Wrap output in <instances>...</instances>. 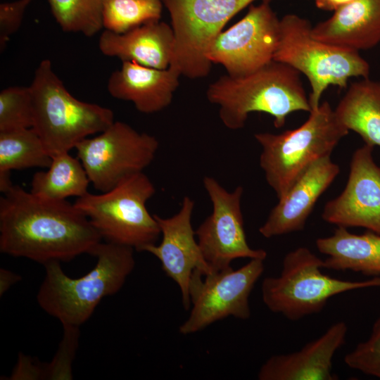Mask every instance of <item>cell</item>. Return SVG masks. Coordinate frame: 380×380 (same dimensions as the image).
Wrapping results in <instances>:
<instances>
[{"label": "cell", "mask_w": 380, "mask_h": 380, "mask_svg": "<svg viewBox=\"0 0 380 380\" xmlns=\"http://www.w3.org/2000/svg\"><path fill=\"white\" fill-rule=\"evenodd\" d=\"M0 198V251L42 263L92 253L101 236L66 200L39 197L13 184Z\"/></svg>", "instance_id": "cell-1"}, {"label": "cell", "mask_w": 380, "mask_h": 380, "mask_svg": "<svg viewBox=\"0 0 380 380\" xmlns=\"http://www.w3.org/2000/svg\"><path fill=\"white\" fill-rule=\"evenodd\" d=\"M134 250L107 241L99 243L91 253L96 258L94 267L78 278L65 274L58 261L45 264V277L37 295L38 304L64 327L78 328L104 297L122 287L135 265Z\"/></svg>", "instance_id": "cell-2"}, {"label": "cell", "mask_w": 380, "mask_h": 380, "mask_svg": "<svg viewBox=\"0 0 380 380\" xmlns=\"http://www.w3.org/2000/svg\"><path fill=\"white\" fill-rule=\"evenodd\" d=\"M300 76L290 65L272 61L245 76L220 77L208 87L206 96L219 106L220 118L229 129L243 128L253 112L270 115L275 127L281 128L290 113L312 110Z\"/></svg>", "instance_id": "cell-3"}, {"label": "cell", "mask_w": 380, "mask_h": 380, "mask_svg": "<svg viewBox=\"0 0 380 380\" xmlns=\"http://www.w3.org/2000/svg\"><path fill=\"white\" fill-rule=\"evenodd\" d=\"M29 87L32 128L51 158L69 152L89 135L101 133L114 122L110 109L74 97L54 72L49 59L41 61Z\"/></svg>", "instance_id": "cell-4"}, {"label": "cell", "mask_w": 380, "mask_h": 380, "mask_svg": "<svg viewBox=\"0 0 380 380\" xmlns=\"http://www.w3.org/2000/svg\"><path fill=\"white\" fill-rule=\"evenodd\" d=\"M348 132L338 120L329 103L324 101L296 129L279 134H255L262 148L260 167L278 199L310 165L331 156Z\"/></svg>", "instance_id": "cell-5"}, {"label": "cell", "mask_w": 380, "mask_h": 380, "mask_svg": "<svg viewBox=\"0 0 380 380\" xmlns=\"http://www.w3.org/2000/svg\"><path fill=\"white\" fill-rule=\"evenodd\" d=\"M312 27L305 18L285 15L280 19L279 40L273 60L290 65L307 77L311 87L309 101L314 110L330 85L346 88L351 77H368L370 67L359 51L315 39Z\"/></svg>", "instance_id": "cell-6"}, {"label": "cell", "mask_w": 380, "mask_h": 380, "mask_svg": "<svg viewBox=\"0 0 380 380\" xmlns=\"http://www.w3.org/2000/svg\"><path fill=\"white\" fill-rule=\"evenodd\" d=\"M324 260L306 247L286 254L277 277H265L262 299L272 312L291 321L319 313L334 296L347 291L380 286V277L365 281L333 278L322 272Z\"/></svg>", "instance_id": "cell-7"}, {"label": "cell", "mask_w": 380, "mask_h": 380, "mask_svg": "<svg viewBox=\"0 0 380 380\" xmlns=\"http://www.w3.org/2000/svg\"><path fill=\"white\" fill-rule=\"evenodd\" d=\"M155 192L152 182L141 172L103 194L88 192L73 204L107 242L141 252L156 244L160 235L158 222L146 208Z\"/></svg>", "instance_id": "cell-8"}, {"label": "cell", "mask_w": 380, "mask_h": 380, "mask_svg": "<svg viewBox=\"0 0 380 380\" xmlns=\"http://www.w3.org/2000/svg\"><path fill=\"white\" fill-rule=\"evenodd\" d=\"M167 8L175 44L172 60L190 79L207 76L208 49L226 23L256 0H161ZM270 2L272 0H262Z\"/></svg>", "instance_id": "cell-9"}, {"label": "cell", "mask_w": 380, "mask_h": 380, "mask_svg": "<svg viewBox=\"0 0 380 380\" xmlns=\"http://www.w3.org/2000/svg\"><path fill=\"white\" fill-rule=\"evenodd\" d=\"M157 139L116 121L94 138H86L76 146L94 187L108 191L127 177L143 172L153 160L158 148Z\"/></svg>", "instance_id": "cell-10"}, {"label": "cell", "mask_w": 380, "mask_h": 380, "mask_svg": "<svg viewBox=\"0 0 380 380\" xmlns=\"http://www.w3.org/2000/svg\"><path fill=\"white\" fill-rule=\"evenodd\" d=\"M264 260L250 259L238 270L230 267L205 276L195 271L189 289L191 312L179 327V333L187 335L198 332L229 316L248 319L249 296L264 272Z\"/></svg>", "instance_id": "cell-11"}, {"label": "cell", "mask_w": 380, "mask_h": 380, "mask_svg": "<svg viewBox=\"0 0 380 380\" xmlns=\"http://www.w3.org/2000/svg\"><path fill=\"white\" fill-rule=\"evenodd\" d=\"M204 188L213 205L211 214L195 231L203 255L217 272L230 267L238 258L265 260L267 252L248 245L241 211L243 189L238 186L228 191L214 177L205 176Z\"/></svg>", "instance_id": "cell-12"}, {"label": "cell", "mask_w": 380, "mask_h": 380, "mask_svg": "<svg viewBox=\"0 0 380 380\" xmlns=\"http://www.w3.org/2000/svg\"><path fill=\"white\" fill-rule=\"evenodd\" d=\"M279 32L280 19L270 2L252 5L241 20L217 36L207 58L223 65L229 76L247 75L274 61Z\"/></svg>", "instance_id": "cell-13"}, {"label": "cell", "mask_w": 380, "mask_h": 380, "mask_svg": "<svg viewBox=\"0 0 380 380\" xmlns=\"http://www.w3.org/2000/svg\"><path fill=\"white\" fill-rule=\"evenodd\" d=\"M374 148L365 144L354 152L345 189L324 207L325 222L380 234V166L374 160Z\"/></svg>", "instance_id": "cell-14"}, {"label": "cell", "mask_w": 380, "mask_h": 380, "mask_svg": "<svg viewBox=\"0 0 380 380\" xmlns=\"http://www.w3.org/2000/svg\"><path fill=\"white\" fill-rule=\"evenodd\" d=\"M194 201L184 196L179 210L170 217L154 214L160 229V244L146 247L144 251L156 257L166 275L179 287L182 305L186 310L191 308L190 284L195 271L204 276L212 273L195 239L191 224Z\"/></svg>", "instance_id": "cell-15"}, {"label": "cell", "mask_w": 380, "mask_h": 380, "mask_svg": "<svg viewBox=\"0 0 380 380\" xmlns=\"http://www.w3.org/2000/svg\"><path fill=\"white\" fill-rule=\"evenodd\" d=\"M340 172L339 166L325 156L310 165L271 210L259 228L260 234L272 238L304 229L319 198Z\"/></svg>", "instance_id": "cell-16"}, {"label": "cell", "mask_w": 380, "mask_h": 380, "mask_svg": "<svg viewBox=\"0 0 380 380\" xmlns=\"http://www.w3.org/2000/svg\"><path fill=\"white\" fill-rule=\"evenodd\" d=\"M348 327L343 321L331 325L300 350L271 356L260 367V380H334L333 358L344 344Z\"/></svg>", "instance_id": "cell-17"}, {"label": "cell", "mask_w": 380, "mask_h": 380, "mask_svg": "<svg viewBox=\"0 0 380 380\" xmlns=\"http://www.w3.org/2000/svg\"><path fill=\"white\" fill-rule=\"evenodd\" d=\"M180 75L172 63L160 70L124 61L110 75L107 89L113 97L132 102L139 112L153 113L171 103Z\"/></svg>", "instance_id": "cell-18"}, {"label": "cell", "mask_w": 380, "mask_h": 380, "mask_svg": "<svg viewBox=\"0 0 380 380\" xmlns=\"http://www.w3.org/2000/svg\"><path fill=\"white\" fill-rule=\"evenodd\" d=\"M175 44L172 27L159 20L122 34L105 30L99 39V48L105 56L160 70L170 66Z\"/></svg>", "instance_id": "cell-19"}, {"label": "cell", "mask_w": 380, "mask_h": 380, "mask_svg": "<svg viewBox=\"0 0 380 380\" xmlns=\"http://www.w3.org/2000/svg\"><path fill=\"white\" fill-rule=\"evenodd\" d=\"M317 39L357 51L380 43V0H353L311 30Z\"/></svg>", "instance_id": "cell-20"}, {"label": "cell", "mask_w": 380, "mask_h": 380, "mask_svg": "<svg viewBox=\"0 0 380 380\" xmlns=\"http://www.w3.org/2000/svg\"><path fill=\"white\" fill-rule=\"evenodd\" d=\"M315 243L317 250L327 255L324 268L380 277L379 234L368 230L356 234L338 227L332 235L319 238Z\"/></svg>", "instance_id": "cell-21"}, {"label": "cell", "mask_w": 380, "mask_h": 380, "mask_svg": "<svg viewBox=\"0 0 380 380\" xmlns=\"http://www.w3.org/2000/svg\"><path fill=\"white\" fill-rule=\"evenodd\" d=\"M334 111L348 130L358 134L365 144L380 147V81L369 77L353 82Z\"/></svg>", "instance_id": "cell-22"}, {"label": "cell", "mask_w": 380, "mask_h": 380, "mask_svg": "<svg viewBox=\"0 0 380 380\" xmlns=\"http://www.w3.org/2000/svg\"><path fill=\"white\" fill-rule=\"evenodd\" d=\"M47 171L37 172L32 177L30 192L41 198L66 200L88 193L90 181L80 159L69 152L52 157Z\"/></svg>", "instance_id": "cell-23"}, {"label": "cell", "mask_w": 380, "mask_h": 380, "mask_svg": "<svg viewBox=\"0 0 380 380\" xmlns=\"http://www.w3.org/2000/svg\"><path fill=\"white\" fill-rule=\"evenodd\" d=\"M52 158L32 128L0 132V172L49 167Z\"/></svg>", "instance_id": "cell-24"}, {"label": "cell", "mask_w": 380, "mask_h": 380, "mask_svg": "<svg viewBox=\"0 0 380 380\" xmlns=\"http://www.w3.org/2000/svg\"><path fill=\"white\" fill-rule=\"evenodd\" d=\"M161 0H103V27L122 34L145 23L159 20Z\"/></svg>", "instance_id": "cell-25"}, {"label": "cell", "mask_w": 380, "mask_h": 380, "mask_svg": "<svg viewBox=\"0 0 380 380\" xmlns=\"http://www.w3.org/2000/svg\"><path fill=\"white\" fill-rule=\"evenodd\" d=\"M56 22L64 32L91 37L103 26V0H48Z\"/></svg>", "instance_id": "cell-26"}, {"label": "cell", "mask_w": 380, "mask_h": 380, "mask_svg": "<svg viewBox=\"0 0 380 380\" xmlns=\"http://www.w3.org/2000/svg\"><path fill=\"white\" fill-rule=\"evenodd\" d=\"M33 108L30 87H9L0 92V132L31 128Z\"/></svg>", "instance_id": "cell-27"}, {"label": "cell", "mask_w": 380, "mask_h": 380, "mask_svg": "<svg viewBox=\"0 0 380 380\" xmlns=\"http://www.w3.org/2000/svg\"><path fill=\"white\" fill-rule=\"evenodd\" d=\"M344 362L350 368L380 379V316L369 338L346 354Z\"/></svg>", "instance_id": "cell-28"}, {"label": "cell", "mask_w": 380, "mask_h": 380, "mask_svg": "<svg viewBox=\"0 0 380 380\" xmlns=\"http://www.w3.org/2000/svg\"><path fill=\"white\" fill-rule=\"evenodd\" d=\"M33 0H16L0 4V51L2 52L11 37L19 29L24 13Z\"/></svg>", "instance_id": "cell-29"}, {"label": "cell", "mask_w": 380, "mask_h": 380, "mask_svg": "<svg viewBox=\"0 0 380 380\" xmlns=\"http://www.w3.org/2000/svg\"><path fill=\"white\" fill-rule=\"evenodd\" d=\"M353 0H314L316 6L322 10L335 11Z\"/></svg>", "instance_id": "cell-30"}, {"label": "cell", "mask_w": 380, "mask_h": 380, "mask_svg": "<svg viewBox=\"0 0 380 380\" xmlns=\"http://www.w3.org/2000/svg\"><path fill=\"white\" fill-rule=\"evenodd\" d=\"M20 277L10 271L1 270V294L4 293L11 284L18 281Z\"/></svg>", "instance_id": "cell-31"}]
</instances>
